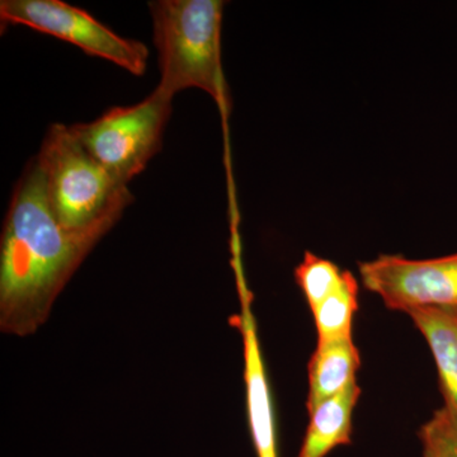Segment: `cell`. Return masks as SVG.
<instances>
[{
  "label": "cell",
  "instance_id": "1",
  "mask_svg": "<svg viewBox=\"0 0 457 457\" xmlns=\"http://www.w3.org/2000/svg\"><path fill=\"white\" fill-rule=\"evenodd\" d=\"M120 216L73 230L51 209L44 176L33 158L9 203L0 243V329L27 337L47 320L54 303Z\"/></svg>",
  "mask_w": 457,
  "mask_h": 457
},
{
  "label": "cell",
  "instance_id": "2",
  "mask_svg": "<svg viewBox=\"0 0 457 457\" xmlns=\"http://www.w3.org/2000/svg\"><path fill=\"white\" fill-rule=\"evenodd\" d=\"M221 0H155L149 3L154 25L161 82L173 98L197 88L212 96L221 110L231 99L221 68Z\"/></svg>",
  "mask_w": 457,
  "mask_h": 457
},
{
  "label": "cell",
  "instance_id": "3",
  "mask_svg": "<svg viewBox=\"0 0 457 457\" xmlns=\"http://www.w3.org/2000/svg\"><path fill=\"white\" fill-rule=\"evenodd\" d=\"M51 209L62 227L80 230L120 216L134 201L89 154L71 126H50L37 156Z\"/></svg>",
  "mask_w": 457,
  "mask_h": 457
},
{
  "label": "cell",
  "instance_id": "4",
  "mask_svg": "<svg viewBox=\"0 0 457 457\" xmlns=\"http://www.w3.org/2000/svg\"><path fill=\"white\" fill-rule=\"evenodd\" d=\"M171 99L155 88L134 106L110 108L95 121L71 128L89 154L128 186L161 150Z\"/></svg>",
  "mask_w": 457,
  "mask_h": 457
},
{
  "label": "cell",
  "instance_id": "5",
  "mask_svg": "<svg viewBox=\"0 0 457 457\" xmlns=\"http://www.w3.org/2000/svg\"><path fill=\"white\" fill-rule=\"evenodd\" d=\"M0 20L73 44L137 77L145 73L149 50L143 42L117 35L88 12L62 0H2Z\"/></svg>",
  "mask_w": 457,
  "mask_h": 457
},
{
  "label": "cell",
  "instance_id": "6",
  "mask_svg": "<svg viewBox=\"0 0 457 457\" xmlns=\"http://www.w3.org/2000/svg\"><path fill=\"white\" fill-rule=\"evenodd\" d=\"M359 270L366 290L390 311L457 308V253L431 260L383 254L360 262Z\"/></svg>",
  "mask_w": 457,
  "mask_h": 457
},
{
  "label": "cell",
  "instance_id": "7",
  "mask_svg": "<svg viewBox=\"0 0 457 457\" xmlns=\"http://www.w3.org/2000/svg\"><path fill=\"white\" fill-rule=\"evenodd\" d=\"M239 284L240 311L228 320L243 339L246 411L249 428L258 457H278V429L266 366L262 354L257 323L252 311V294L245 287L242 276Z\"/></svg>",
  "mask_w": 457,
  "mask_h": 457
},
{
  "label": "cell",
  "instance_id": "8",
  "mask_svg": "<svg viewBox=\"0 0 457 457\" xmlns=\"http://www.w3.org/2000/svg\"><path fill=\"white\" fill-rule=\"evenodd\" d=\"M360 366L361 354L353 338L318 342L309 361L308 411L356 383Z\"/></svg>",
  "mask_w": 457,
  "mask_h": 457
},
{
  "label": "cell",
  "instance_id": "9",
  "mask_svg": "<svg viewBox=\"0 0 457 457\" xmlns=\"http://www.w3.org/2000/svg\"><path fill=\"white\" fill-rule=\"evenodd\" d=\"M360 396L356 381L309 411L311 420L297 457H326L336 447L350 445L353 431L352 417Z\"/></svg>",
  "mask_w": 457,
  "mask_h": 457
},
{
  "label": "cell",
  "instance_id": "10",
  "mask_svg": "<svg viewBox=\"0 0 457 457\" xmlns=\"http://www.w3.org/2000/svg\"><path fill=\"white\" fill-rule=\"evenodd\" d=\"M408 315L431 348L444 404L457 411V308L417 309Z\"/></svg>",
  "mask_w": 457,
  "mask_h": 457
},
{
  "label": "cell",
  "instance_id": "11",
  "mask_svg": "<svg viewBox=\"0 0 457 457\" xmlns=\"http://www.w3.org/2000/svg\"><path fill=\"white\" fill-rule=\"evenodd\" d=\"M360 286L350 270H343L341 281L329 296L312 309L318 342L353 338L354 315L359 311Z\"/></svg>",
  "mask_w": 457,
  "mask_h": 457
},
{
  "label": "cell",
  "instance_id": "12",
  "mask_svg": "<svg viewBox=\"0 0 457 457\" xmlns=\"http://www.w3.org/2000/svg\"><path fill=\"white\" fill-rule=\"evenodd\" d=\"M342 273L343 270L333 262L305 252L303 261L295 269V279L302 288L311 311L335 291Z\"/></svg>",
  "mask_w": 457,
  "mask_h": 457
},
{
  "label": "cell",
  "instance_id": "13",
  "mask_svg": "<svg viewBox=\"0 0 457 457\" xmlns=\"http://www.w3.org/2000/svg\"><path fill=\"white\" fill-rule=\"evenodd\" d=\"M423 457H457V411L444 404L420 431Z\"/></svg>",
  "mask_w": 457,
  "mask_h": 457
}]
</instances>
